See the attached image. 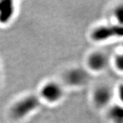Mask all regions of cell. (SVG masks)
I'll list each match as a JSON object with an SVG mask.
<instances>
[{"label":"cell","instance_id":"cell-10","mask_svg":"<svg viewBox=\"0 0 123 123\" xmlns=\"http://www.w3.org/2000/svg\"><path fill=\"white\" fill-rule=\"evenodd\" d=\"M113 66L117 71L123 73V54L121 52L117 53L113 59Z\"/></svg>","mask_w":123,"mask_h":123},{"label":"cell","instance_id":"cell-9","mask_svg":"<svg viewBox=\"0 0 123 123\" xmlns=\"http://www.w3.org/2000/svg\"><path fill=\"white\" fill-rule=\"evenodd\" d=\"M112 16L114 19V23L123 25V2L119 3L113 7Z\"/></svg>","mask_w":123,"mask_h":123},{"label":"cell","instance_id":"cell-7","mask_svg":"<svg viewBox=\"0 0 123 123\" xmlns=\"http://www.w3.org/2000/svg\"><path fill=\"white\" fill-rule=\"evenodd\" d=\"M16 12L15 2L11 0L0 1V25H9L13 19Z\"/></svg>","mask_w":123,"mask_h":123},{"label":"cell","instance_id":"cell-8","mask_svg":"<svg viewBox=\"0 0 123 123\" xmlns=\"http://www.w3.org/2000/svg\"><path fill=\"white\" fill-rule=\"evenodd\" d=\"M107 119L111 123H123V105H111L107 110Z\"/></svg>","mask_w":123,"mask_h":123},{"label":"cell","instance_id":"cell-5","mask_svg":"<svg viewBox=\"0 0 123 123\" xmlns=\"http://www.w3.org/2000/svg\"><path fill=\"white\" fill-rule=\"evenodd\" d=\"M109 57L106 53L102 50H94L87 56L85 65L90 73H102L107 69L109 65Z\"/></svg>","mask_w":123,"mask_h":123},{"label":"cell","instance_id":"cell-4","mask_svg":"<svg viewBox=\"0 0 123 123\" xmlns=\"http://www.w3.org/2000/svg\"><path fill=\"white\" fill-rule=\"evenodd\" d=\"M90 72L82 68L74 67L65 72L63 75L64 82L74 87H81L85 86L90 81Z\"/></svg>","mask_w":123,"mask_h":123},{"label":"cell","instance_id":"cell-6","mask_svg":"<svg viewBox=\"0 0 123 123\" xmlns=\"http://www.w3.org/2000/svg\"><path fill=\"white\" fill-rule=\"evenodd\" d=\"M114 92L108 85H99L93 90L91 100L93 105L97 108H108L113 98Z\"/></svg>","mask_w":123,"mask_h":123},{"label":"cell","instance_id":"cell-2","mask_svg":"<svg viewBox=\"0 0 123 123\" xmlns=\"http://www.w3.org/2000/svg\"><path fill=\"white\" fill-rule=\"evenodd\" d=\"M90 38L97 43L105 42L113 39H123V25L116 23L98 25L91 31Z\"/></svg>","mask_w":123,"mask_h":123},{"label":"cell","instance_id":"cell-3","mask_svg":"<svg viewBox=\"0 0 123 123\" xmlns=\"http://www.w3.org/2000/svg\"><path fill=\"white\" fill-rule=\"evenodd\" d=\"M37 95L42 102L56 105L62 100L65 89L60 82L50 80L42 85Z\"/></svg>","mask_w":123,"mask_h":123},{"label":"cell","instance_id":"cell-1","mask_svg":"<svg viewBox=\"0 0 123 123\" xmlns=\"http://www.w3.org/2000/svg\"><path fill=\"white\" fill-rule=\"evenodd\" d=\"M41 103L37 94H26L12 104L9 110L10 116L13 120H23L36 112L39 108Z\"/></svg>","mask_w":123,"mask_h":123},{"label":"cell","instance_id":"cell-12","mask_svg":"<svg viewBox=\"0 0 123 123\" xmlns=\"http://www.w3.org/2000/svg\"><path fill=\"white\" fill-rule=\"evenodd\" d=\"M120 52L123 54V41H122V50Z\"/></svg>","mask_w":123,"mask_h":123},{"label":"cell","instance_id":"cell-11","mask_svg":"<svg viewBox=\"0 0 123 123\" xmlns=\"http://www.w3.org/2000/svg\"><path fill=\"white\" fill-rule=\"evenodd\" d=\"M117 95L119 99L120 104L123 105V83H121L118 85L117 89Z\"/></svg>","mask_w":123,"mask_h":123}]
</instances>
